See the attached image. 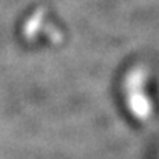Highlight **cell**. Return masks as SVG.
<instances>
[{
	"mask_svg": "<svg viewBox=\"0 0 159 159\" xmlns=\"http://www.w3.org/2000/svg\"><path fill=\"white\" fill-rule=\"evenodd\" d=\"M145 80V71L141 68L134 70L127 79V104L138 120H148L153 114L152 101L144 91Z\"/></svg>",
	"mask_w": 159,
	"mask_h": 159,
	"instance_id": "cell-1",
	"label": "cell"
},
{
	"mask_svg": "<svg viewBox=\"0 0 159 159\" xmlns=\"http://www.w3.org/2000/svg\"><path fill=\"white\" fill-rule=\"evenodd\" d=\"M43 16H45V11H43V9H39V11H36V12L33 14V17L26 22V25H25V28H23V33H25V36H26L28 39H33V37L37 34V31L42 28V25H43Z\"/></svg>",
	"mask_w": 159,
	"mask_h": 159,
	"instance_id": "cell-2",
	"label": "cell"
}]
</instances>
